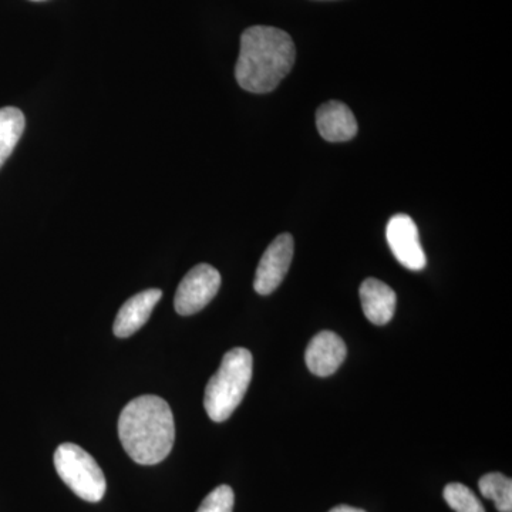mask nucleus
<instances>
[{
	"label": "nucleus",
	"mask_w": 512,
	"mask_h": 512,
	"mask_svg": "<svg viewBox=\"0 0 512 512\" xmlns=\"http://www.w3.org/2000/svg\"><path fill=\"white\" fill-rule=\"evenodd\" d=\"M234 503L235 495L232 488L229 485H220L205 497L197 512H232Z\"/></svg>",
	"instance_id": "obj_15"
},
{
	"label": "nucleus",
	"mask_w": 512,
	"mask_h": 512,
	"mask_svg": "<svg viewBox=\"0 0 512 512\" xmlns=\"http://www.w3.org/2000/svg\"><path fill=\"white\" fill-rule=\"evenodd\" d=\"M32 2H43V0H32Z\"/></svg>",
	"instance_id": "obj_17"
},
{
	"label": "nucleus",
	"mask_w": 512,
	"mask_h": 512,
	"mask_svg": "<svg viewBox=\"0 0 512 512\" xmlns=\"http://www.w3.org/2000/svg\"><path fill=\"white\" fill-rule=\"evenodd\" d=\"M316 126L320 136L330 143H343L357 134L355 116L342 101L332 100L322 104L316 113Z\"/></svg>",
	"instance_id": "obj_10"
},
{
	"label": "nucleus",
	"mask_w": 512,
	"mask_h": 512,
	"mask_svg": "<svg viewBox=\"0 0 512 512\" xmlns=\"http://www.w3.org/2000/svg\"><path fill=\"white\" fill-rule=\"evenodd\" d=\"M389 247L397 261L410 271H423L427 265L426 254L420 244L416 222L406 214L394 215L386 228Z\"/></svg>",
	"instance_id": "obj_7"
},
{
	"label": "nucleus",
	"mask_w": 512,
	"mask_h": 512,
	"mask_svg": "<svg viewBox=\"0 0 512 512\" xmlns=\"http://www.w3.org/2000/svg\"><path fill=\"white\" fill-rule=\"evenodd\" d=\"M119 437L128 457L137 464L161 463L173 450L175 441L170 404L151 394L131 400L120 414Z\"/></svg>",
	"instance_id": "obj_2"
},
{
	"label": "nucleus",
	"mask_w": 512,
	"mask_h": 512,
	"mask_svg": "<svg viewBox=\"0 0 512 512\" xmlns=\"http://www.w3.org/2000/svg\"><path fill=\"white\" fill-rule=\"evenodd\" d=\"M348 349L345 342L330 330H323L311 340L306 349V366L319 377L332 376L345 362Z\"/></svg>",
	"instance_id": "obj_8"
},
{
	"label": "nucleus",
	"mask_w": 512,
	"mask_h": 512,
	"mask_svg": "<svg viewBox=\"0 0 512 512\" xmlns=\"http://www.w3.org/2000/svg\"><path fill=\"white\" fill-rule=\"evenodd\" d=\"M252 369L254 359L248 349L235 348L225 353L220 369L205 389V412L212 421L222 423L237 410L248 392Z\"/></svg>",
	"instance_id": "obj_3"
},
{
	"label": "nucleus",
	"mask_w": 512,
	"mask_h": 512,
	"mask_svg": "<svg viewBox=\"0 0 512 512\" xmlns=\"http://www.w3.org/2000/svg\"><path fill=\"white\" fill-rule=\"evenodd\" d=\"M292 37L271 26H252L241 36L235 77L249 93L274 92L295 64Z\"/></svg>",
	"instance_id": "obj_1"
},
{
	"label": "nucleus",
	"mask_w": 512,
	"mask_h": 512,
	"mask_svg": "<svg viewBox=\"0 0 512 512\" xmlns=\"http://www.w3.org/2000/svg\"><path fill=\"white\" fill-rule=\"evenodd\" d=\"M444 500L456 512H485L477 495L460 483H451L444 488Z\"/></svg>",
	"instance_id": "obj_14"
},
{
	"label": "nucleus",
	"mask_w": 512,
	"mask_h": 512,
	"mask_svg": "<svg viewBox=\"0 0 512 512\" xmlns=\"http://www.w3.org/2000/svg\"><path fill=\"white\" fill-rule=\"evenodd\" d=\"M221 288V275L214 266H194L184 276L177 293L174 308L178 315L190 316L202 311L217 296Z\"/></svg>",
	"instance_id": "obj_5"
},
{
	"label": "nucleus",
	"mask_w": 512,
	"mask_h": 512,
	"mask_svg": "<svg viewBox=\"0 0 512 512\" xmlns=\"http://www.w3.org/2000/svg\"><path fill=\"white\" fill-rule=\"evenodd\" d=\"M25 126L26 120L22 111L16 107L0 109V168L18 146Z\"/></svg>",
	"instance_id": "obj_12"
},
{
	"label": "nucleus",
	"mask_w": 512,
	"mask_h": 512,
	"mask_svg": "<svg viewBox=\"0 0 512 512\" xmlns=\"http://www.w3.org/2000/svg\"><path fill=\"white\" fill-rule=\"evenodd\" d=\"M163 298L160 289H147L131 296L117 313L113 332L117 338H128L146 325L154 306Z\"/></svg>",
	"instance_id": "obj_9"
},
{
	"label": "nucleus",
	"mask_w": 512,
	"mask_h": 512,
	"mask_svg": "<svg viewBox=\"0 0 512 512\" xmlns=\"http://www.w3.org/2000/svg\"><path fill=\"white\" fill-rule=\"evenodd\" d=\"M480 493L484 498L493 501L500 512L512 511V481L501 473L485 474L481 477Z\"/></svg>",
	"instance_id": "obj_13"
},
{
	"label": "nucleus",
	"mask_w": 512,
	"mask_h": 512,
	"mask_svg": "<svg viewBox=\"0 0 512 512\" xmlns=\"http://www.w3.org/2000/svg\"><path fill=\"white\" fill-rule=\"evenodd\" d=\"M55 468L64 484L87 503H99L106 494L107 483L97 461L86 450L73 443L56 448Z\"/></svg>",
	"instance_id": "obj_4"
},
{
	"label": "nucleus",
	"mask_w": 512,
	"mask_h": 512,
	"mask_svg": "<svg viewBox=\"0 0 512 512\" xmlns=\"http://www.w3.org/2000/svg\"><path fill=\"white\" fill-rule=\"evenodd\" d=\"M329 512H366L360 510V508L350 507V505H338V507L332 508Z\"/></svg>",
	"instance_id": "obj_16"
},
{
	"label": "nucleus",
	"mask_w": 512,
	"mask_h": 512,
	"mask_svg": "<svg viewBox=\"0 0 512 512\" xmlns=\"http://www.w3.org/2000/svg\"><path fill=\"white\" fill-rule=\"evenodd\" d=\"M360 301L369 322L386 325L396 312V292L379 279L369 278L360 286Z\"/></svg>",
	"instance_id": "obj_11"
},
{
	"label": "nucleus",
	"mask_w": 512,
	"mask_h": 512,
	"mask_svg": "<svg viewBox=\"0 0 512 512\" xmlns=\"http://www.w3.org/2000/svg\"><path fill=\"white\" fill-rule=\"evenodd\" d=\"M293 238L291 234L276 237L266 248L258 268H256L254 289L259 295H271L284 281L293 258Z\"/></svg>",
	"instance_id": "obj_6"
}]
</instances>
